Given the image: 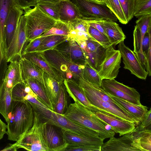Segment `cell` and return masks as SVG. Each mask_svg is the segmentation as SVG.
Returning <instances> with one entry per match:
<instances>
[{
    "label": "cell",
    "mask_w": 151,
    "mask_h": 151,
    "mask_svg": "<svg viewBox=\"0 0 151 151\" xmlns=\"http://www.w3.org/2000/svg\"><path fill=\"white\" fill-rule=\"evenodd\" d=\"M45 37L34 52H41L52 49L69 39L68 36L63 35H51Z\"/></svg>",
    "instance_id": "4dcf8cb0"
},
{
    "label": "cell",
    "mask_w": 151,
    "mask_h": 151,
    "mask_svg": "<svg viewBox=\"0 0 151 151\" xmlns=\"http://www.w3.org/2000/svg\"><path fill=\"white\" fill-rule=\"evenodd\" d=\"M55 126L42 121V128L44 139L49 151H64L68 144L65 142Z\"/></svg>",
    "instance_id": "5bb4252c"
},
{
    "label": "cell",
    "mask_w": 151,
    "mask_h": 151,
    "mask_svg": "<svg viewBox=\"0 0 151 151\" xmlns=\"http://www.w3.org/2000/svg\"><path fill=\"white\" fill-rule=\"evenodd\" d=\"M6 129L7 125L0 118V140L6 133Z\"/></svg>",
    "instance_id": "f907efd6"
},
{
    "label": "cell",
    "mask_w": 151,
    "mask_h": 151,
    "mask_svg": "<svg viewBox=\"0 0 151 151\" xmlns=\"http://www.w3.org/2000/svg\"></svg>",
    "instance_id": "6f0895ef"
},
{
    "label": "cell",
    "mask_w": 151,
    "mask_h": 151,
    "mask_svg": "<svg viewBox=\"0 0 151 151\" xmlns=\"http://www.w3.org/2000/svg\"><path fill=\"white\" fill-rule=\"evenodd\" d=\"M68 23L70 29L68 36L69 39L79 45L90 38L88 32L89 24L84 19H78Z\"/></svg>",
    "instance_id": "d6986e66"
},
{
    "label": "cell",
    "mask_w": 151,
    "mask_h": 151,
    "mask_svg": "<svg viewBox=\"0 0 151 151\" xmlns=\"http://www.w3.org/2000/svg\"><path fill=\"white\" fill-rule=\"evenodd\" d=\"M27 41L25 21L23 15L20 19L11 42L5 51L4 57L8 63L16 60L17 58H21Z\"/></svg>",
    "instance_id": "8fae6325"
},
{
    "label": "cell",
    "mask_w": 151,
    "mask_h": 151,
    "mask_svg": "<svg viewBox=\"0 0 151 151\" xmlns=\"http://www.w3.org/2000/svg\"><path fill=\"white\" fill-rule=\"evenodd\" d=\"M43 78L44 85L46 92L54 106L58 98L61 84L44 71Z\"/></svg>",
    "instance_id": "f1b7e54d"
},
{
    "label": "cell",
    "mask_w": 151,
    "mask_h": 151,
    "mask_svg": "<svg viewBox=\"0 0 151 151\" xmlns=\"http://www.w3.org/2000/svg\"><path fill=\"white\" fill-rule=\"evenodd\" d=\"M39 52L64 80L72 79L78 83L82 77L83 65L73 63L57 50L53 48Z\"/></svg>",
    "instance_id": "5b68a950"
},
{
    "label": "cell",
    "mask_w": 151,
    "mask_h": 151,
    "mask_svg": "<svg viewBox=\"0 0 151 151\" xmlns=\"http://www.w3.org/2000/svg\"><path fill=\"white\" fill-rule=\"evenodd\" d=\"M88 32L90 38L105 49L112 45L106 35L89 24Z\"/></svg>",
    "instance_id": "60d3db41"
},
{
    "label": "cell",
    "mask_w": 151,
    "mask_h": 151,
    "mask_svg": "<svg viewBox=\"0 0 151 151\" xmlns=\"http://www.w3.org/2000/svg\"><path fill=\"white\" fill-rule=\"evenodd\" d=\"M34 110L43 122L61 129L78 134L93 137H100L94 130L77 124L61 115L50 110L46 106L30 103Z\"/></svg>",
    "instance_id": "3957f363"
},
{
    "label": "cell",
    "mask_w": 151,
    "mask_h": 151,
    "mask_svg": "<svg viewBox=\"0 0 151 151\" xmlns=\"http://www.w3.org/2000/svg\"><path fill=\"white\" fill-rule=\"evenodd\" d=\"M28 94H31L34 97L38 99L37 95L33 92L30 86L25 82L19 83L12 88V100L18 101H25L24 98Z\"/></svg>",
    "instance_id": "d6a6232c"
},
{
    "label": "cell",
    "mask_w": 151,
    "mask_h": 151,
    "mask_svg": "<svg viewBox=\"0 0 151 151\" xmlns=\"http://www.w3.org/2000/svg\"><path fill=\"white\" fill-rule=\"evenodd\" d=\"M16 6L15 0H0V36L2 56L6 49L4 27L6 20L11 9Z\"/></svg>",
    "instance_id": "cb8c5ba5"
},
{
    "label": "cell",
    "mask_w": 151,
    "mask_h": 151,
    "mask_svg": "<svg viewBox=\"0 0 151 151\" xmlns=\"http://www.w3.org/2000/svg\"><path fill=\"white\" fill-rule=\"evenodd\" d=\"M23 13V10L15 6L11 9L9 14L4 27L6 49L11 42L20 19Z\"/></svg>",
    "instance_id": "44dd1931"
},
{
    "label": "cell",
    "mask_w": 151,
    "mask_h": 151,
    "mask_svg": "<svg viewBox=\"0 0 151 151\" xmlns=\"http://www.w3.org/2000/svg\"><path fill=\"white\" fill-rule=\"evenodd\" d=\"M79 45L82 49L84 51L86 47V41L81 42Z\"/></svg>",
    "instance_id": "f5cc1de1"
},
{
    "label": "cell",
    "mask_w": 151,
    "mask_h": 151,
    "mask_svg": "<svg viewBox=\"0 0 151 151\" xmlns=\"http://www.w3.org/2000/svg\"><path fill=\"white\" fill-rule=\"evenodd\" d=\"M12 91L3 83L0 87V113L8 123V115L12 101Z\"/></svg>",
    "instance_id": "f546056e"
},
{
    "label": "cell",
    "mask_w": 151,
    "mask_h": 151,
    "mask_svg": "<svg viewBox=\"0 0 151 151\" xmlns=\"http://www.w3.org/2000/svg\"><path fill=\"white\" fill-rule=\"evenodd\" d=\"M63 115L77 124L94 130L104 140L114 136V131L107 128L108 125L78 101L70 104Z\"/></svg>",
    "instance_id": "7a4b0ae2"
},
{
    "label": "cell",
    "mask_w": 151,
    "mask_h": 151,
    "mask_svg": "<svg viewBox=\"0 0 151 151\" xmlns=\"http://www.w3.org/2000/svg\"><path fill=\"white\" fill-rule=\"evenodd\" d=\"M45 37H39L29 42L23 49L22 54L34 52Z\"/></svg>",
    "instance_id": "f6af8a7d"
},
{
    "label": "cell",
    "mask_w": 151,
    "mask_h": 151,
    "mask_svg": "<svg viewBox=\"0 0 151 151\" xmlns=\"http://www.w3.org/2000/svg\"><path fill=\"white\" fill-rule=\"evenodd\" d=\"M19 62L23 81L29 78H33L44 85L43 70L35 64L24 58H21Z\"/></svg>",
    "instance_id": "603a6c76"
},
{
    "label": "cell",
    "mask_w": 151,
    "mask_h": 151,
    "mask_svg": "<svg viewBox=\"0 0 151 151\" xmlns=\"http://www.w3.org/2000/svg\"><path fill=\"white\" fill-rule=\"evenodd\" d=\"M137 131L138 143L142 151H151V131L145 130L139 125Z\"/></svg>",
    "instance_id": "74e56055"
},
{
    "label": "cell",
    "mask_w": 151,
    "mask_h": 151,
    "mask_svg": "<svg viewBox=\"0 0 151 151\" xmlns=\"http://www.w3.org/2000/svg\"><path fill=\"white\" fill-rule=\"evenodd\" d=\"M34 6L33 9L29 7L24 10L27 41L29 42L49 30L56 21L43 12L36 5Z\"/></svg>",
    "instance_id": "277c9868"
},
{
    "label": "cell",
    "mask_w": 151,
    "mask_h": 151,
    "mask_svg": "<svg viewBox=\"0 0 151 151\" xmlns=\"http://www.w3.org/2000/svg\"><path fill=\"white\" fill-rule=\"evenodd\" d=\"M70 29L68 22L58 20L56 21L54 24L49 30L39 37L51 35H63L68 36Z\"/></svg>",
    "instance_id": "8d00e7d4"
},
{
    "label": "cell",
    "mask_w": 151,
    "mask_h": 151,
    "mask_svg": "<svg viewBox=\"0 0 151 151\" xmlns=\"http://www.w3.org/2000/svg\"><path fill=\"white\" fill-rule=\"evenodd\" d=\"M108 94L119 105L135 116L139 120L140 122L143 119L148 111L147 106L142 104L140 105H137Z\"/></svg>",
    "instance_id": "83f0119b"
},
{
    "label": "cell",
    "mask_w": 151,
    "mask_h": 151,
    "mask_svg": "<svg viewBox=\"0 0 151 151\" xmlns=\"http://www.w3.org/2000/svg\"><path fill=\"white\" fill-rule=\"evenodd\" d=\"M59 1H38L36 5L43 12L56 21L59 20Z\"/></svg>",
    "instance_id": "e575fe53"
},
{
    "label": "cell",
    "mask_w": 151,
    "mask_h": 151,
    "mask_svg": "<svg viewBox=\"0 0 151 151\" xmlns=\"http://www.w3.org/2000/svg\"><path fill=\"white\" fill-rule=\"evenodd\" d=\"M121 58L119 51L115 49L113 45L106 49L104 58L97 70L102 80L116 78L121 67Z\"/></svg>",
    "instance_id": "30bf717a"
},
{
    "label": "cell",
    "mask_w": 151,
    "mask_h": 151,
    "mask_svg": "<svg viewBox=\"0 0 151 151\" xmlns=\"http://www.w3.org/2000/svg\"><path fill=\"white\" fill-rule=\"evenodd\" d=\"M67 93L73 100L79 102L83 106L93 112H105L93 106L89 102L83 93L78 83L72 79L63 81Z\"/></svg>",
    "instance_id": "e0dca14e"
},
{
    "label": "cell",
    "mask_w": 151,
    "mask_h": 151,
    "mask_svg": "<svg viewBox=\"0 0 151 151\" xmlns=\"http://www.w3.org/2000/svg\"><path fill=\"white\" fill-rule=\"evenodd\" d=\"M69 95L64 83L60 85V91L58 101L54 106V111L63 115L67 109L69 100Z\"/></svg>",
    "instance_id": "836d02e7"
},
{
    "label": "cell",
    "mask_w": 151,
    "mask_h": 151,
    "mask_svg": "<svg viewBox=\"0 0 151 151\" xmlns=\"http://www.w3.org/2000/svg\"><path fill=\"white\" fill-rule=\"evenodd\" d=\"M133 14L137 18L151 15V0H134Z\"/></svg>",
    "instance_id": "f35d334b"
},
{
    "label": "cell",
    "mask_w": 151,
    "mask_h": 151,
    "mask_svg": "<svg viewBox=\"0 0 151 151\" xmlns=\"http://www.w3.org/2000/svg\"><path fill=\"white\" fill-rule=\"evenodd\" d=\"M101 146L97 145H68L64 151H101Z\"/></svg>",
    "instance_id": "ee69618b"
},
{
    "label": "cell",
    "mask_w": 151,
    "mask_h": 151,
    "mask_svg": "<svg viewBox=\"0 0 151 151\" xmlns=\"http://www.w3.org/2000/svg\"><path fill=\"white\" fill-rule=\"evenodd\" d=\"M34 117L33 109L27 101L12 100L7 125L8 139L19 140L32 127Z\"/></svg>",
    "instance_id": "6da1fadb"
},
{
    "label": "cell",
    "mask_w": 151,
    "mask_h": 151,
    "mask_svg": "<svg viewBox=\"0 0 151 151\" xmlns=\"http://www.w3.org/2000/svg\"><path fill=\"white\" fill-rule=\"evenodd\" d=\"M81 78L92 83L101 86L102 80L97 70L87 62L83 65Z\"/></svg>",
    "instance_id": "d590c367"
},
{
    "label": "cell",
    "mask_w": 151,
    "mask_h": 151,
    "mask_svg": "<svg viewBox=\"0 0 151 151\" xmlns=\"http://www.w3.org/2000/svg\"><path fill=\"white\" fill-rule=\"evenodd\" d=\"M3 57L2 56V52H1V38L0 36V63L2 60V59L3 58Z\"/></svg>",
    "instance_id": "11a10c76"
},
{
    "label": "cell",
    "mask_w": 151,
    "mask_h": 151,
    "mask_svg": "<svg viewBox=\"0 0 151 151\" xmlns=\"http://www.w3.org/2000/svg\"><path fill=\"white\" fill-rule=\"evenodd\" d=\"M101 151H140L135 142L133 131L116 138L113 136L101 146Z\"/></svg>",
    "instance_id": "4fadbf2b"
},
{
    "label": "cell",
    "mask_w": 151,
    "mask_h": 151,
    "mask_svg": "<svg viewBox=\"0 0 151 151\" xmlns=\"http://www.w3.org/2000/svg\"><path fill=\"white\" fill-rule=\"evenodd\" d=\"M59 20L69 22L82 17L75 4L70 0L59 1Z\"/></svg>",
    "instance_id": "d4e9b609"
},
{
    "label": "cell",
    "mask_w": 151,
    "mask_h": 151,
    "mask_svg": "<svg viewBox=\"0 0 151 151\" xmlns=\"http://www.w3.org/2000/svg\"><path fill=\"white\" fill-rule=\"evenodd\" d=\"M26 83L37 95L38 100L50 110L54 111V106L50 99L44 85L37 79L29 78L23 81Z\"/></svg>",
    "instance_id": "4316f807"
},
{
    "label": "cell",
    "mask_w": 151,
    "mask_h": 151,
    "mask_svg": "<svg viewBox=\"0 0 151 151\" xmlns=\"http://www.w3.org/2000/svg\"><path fill=\"white\" fill-rule=\"evenodd\" d=\"M38 1H43L45 2H58L61 0H37Z\"/></svg>",
    "instance_id": "db71d44e"
},
{
    "label": "cell",
    "mask_w": 151,
    "mask_h": 151,
    "mask_svg": "<svg viewBox=\"0 0 151 151\" xmlns=\"http://www.w3.org/2000/svg\"><path fill=\"white\" fill-rule=\"evenodd\" d=\"M102 121L109 125L111 129L121 136L133 131L136 125L129 121L119 119L108 114L100 111L93 112Z\"/></svg>",
    "instance_id": "2e32d148"
},
{
    "label": "cell",
    "mask_w": 151,
    "mask_h": 151,
    "mask_svg": "<svg viewBox=\"0 0 151 151\" xmlns=\"http://www.w3.org/2000/svg\"><path fill=\"white\" fill-rule=\"evenodd\" d=\"M100 22L105 35L113 46L124 41L126 36L122 28L116 22L112 20L101 18Z\"/></svg>",
    "instance_id": "ac0fdd59"
},
{
    "label": "cell",
    "mask_w": 151,
    "mask_h": 151,
    "mask_svg": "<svg viewBox=\"0 0 151 151\" xmlns=\"http://www.w3.org/2000/svg\"><path fill=\"white\" fill-rule=\"evenodd\" d=\"M21 57L36 64L61 84L63 83L64 80L58 72L45 60L40 52H33L22 54Z\"/></svg>",
    "instance_id": "ffe728a7"
},
{
    "label": "cell",
    "mask_w": 151,
    "mask_h": 151,
    "mask_svg": "<svg viewBox=\"0 0 151 151\" xmlns=\"http://www.w3.org/2000/svg\"><path fill=\"white\" fill-rule=\"evenodd\" d=\"M64 141L68 145H97L102 146L104 140L100 137L86 136L70 131L61 130Z\"/></svg>",
    "instance_id": "7402d4cb"
},
{
    "label": "cell",
    "mask_w": 151,
    "mask_h": 151,
    "mask_svg": "<svg viewBox=\"0 0 151 151\" xmlns=\"http://www.w3.org/2000/svg\"><path fill=\"white\" fill-rule=\"evenodd\" d=\"M136 23L141 33L145 35L151 29V15L143 16L138 18Z\"/></svg>",
    "instance_id": "b9f144b4"
},
{
    "label": "cell",
    "mask_w": 151,
    "mask_h": 151,
    "mask_svg": "<svg viewBox=\"0 0 151 151\" xmlns=\"http://www.w3.org/2000/svg\"><path fill=\"white\" fill-rule=\"evenodd\" d=\"M104 4L116 16L122 24L128 23L120 4L119 0H103Z\"/></svg>",
    "instance_id": "ab89813d"
},
{
    "label": "cell",
    "mask_w": 151,
    "mask_h": 151,
    "mask_svg": "<svg viewBox=\"0 0 151 151\" xmlns=\"http://www.w3.org/2000/svg\"><path fill=\"white\" fill-rule=\"evenodd\" d=\"M118 48L123 59L124 68L138 78L145 80L148 73L134 52L125 45L124 41L119 44Z\"/></svg>",
    "instance_id": "7c38bea8"
},
{
    "label": "cell",
    "mask_w": 151,
    "mask_h": 151,
    "mask_svg": "<svg viewBox=\"0 0 151 151\" xmlns=\"http://www.w3.org/2000/svg\"><path fill=\"white\" fill-rule=\"evenodd\" d=\"M78 8L81 16L89 18H102L114 21L118 19L104 4L90 0H71Z\"/></svg>",
    "instance_id": "9c48e42d"
},
{
    "label": "cell",
    "mask_w": 151,
    "mask_h": 151,
    "mask_svg": "<svg viewBox=\"0 0 151 151\" xmlns=\"http://www.w3.org/2000/svg\"><path fill=\"white\" fill-rule=\"evenodd\" d=\"M54 48L78 65H83L87 62L84 52L79 45L69 38Z\"/></svg>",
    "instance_id": "9a60e30c"
},
{
    "label": "cell",
    "mask_w": 151,
    "mask_h": 151,
    "mask_svg": "<svg viewBox=\"0 0 151 151\" xmlns=\"http://www.w3.org/2000/svg\"><path fill=\"white\" fill-rule=\"evenodd\" d=\"M34 112L32 127L15 143L18 149L22 148L30 151H49L42 134V121L34 110Z\"/></svg>",
    "instance_id": "8992f818"
},
{
    "label": "cell",
    "mask_w": 151,
    "mask_h": 151,
    "mask_svg": "<svg viewBox=\"0 0 151 151\" xmlns=\"http://www.w3.org/2000/svg\"><path fill=\"white\" fill-rule=\"evenodd\" d=\"M101 87L112 96L137 105H142L140 95L135 89L120 83L115 79L103 80Z\"/></svg>",
    "instance_id": "ba28073f"
},
{
    "label": "cell",
    "mask_w": 151,
    "mask_h": 151,
    "mask_svg": "<svg viewBox=\"0 0 151 151\" xmlns=\"http://www.w3.org/2000/svg\"><path fill=\"white\" fill-rule=\"evenodd\" d=\"M126 19L128 22L133 18L134 0H119Z\"/></svg>",
    "instance_id": "7bdbcfd3"
},
{
    "label": "cell",
    "mask_w": 151,
    "mask_h": 151,
    "mask_svg": "<svg viewBox=\"0 0 151 151\" xmlns=\"http://www.w3.org/2000/svg\"><path fill=\"white\" fill-rule=\"evenodd\" d=\"M151 109H150L146 113L143 119L141 121L139 125L145 130L151 131Z\"/></svg>",
    "instance_id": "7dc6e473"
},
{
    "label": "cell",
    "mask_w": 151,
    "mask_h": 151,
    "mask_svg": "<svg viewBox=\"0 0 151 151\" xmlns=\"http://www.w3.org/2000/svg\"><path fill=\"white\" fill-rule=\"evenodd\" d=\"M7 63L4 57L0 63V87L4 81L6 71L8 66Z\"/></svg>",
    "instance_id": "681fc988"
},
{
    "label": "cell",
    "mask_w": 151,
    "mask_h": 151,
    "mask_svg": "<svg viewBox=\"0 0 151 151\" xmlns=\"http://www.w3.org/2000/svg\"><path fill=\"white\" fill-rule=\"evenodd\" d=\"M16 6L24 10L25 9L35 6L38 2L37 0H15Z\"/></svg>",
    "instance_id": "bcb514c9"
},
{
    "label": "cell",
    "mask_w": 151,
    "mask_h": 151,
    "mask_svg": "<svg viewBox=\"0 0 151 151\" xmlns=\"http://www.w3.org/2000/svg\"><path fill=\"white\" fill-rule=\"evenodd\" d=\"M18 148L17 147L15 143L13 144H9L6 147L4 148L3 150H1L2 151H16L18 149Z\"/></svg>",
    "instance_id": "816d5d0a"
},
{
    "label": "cell",
    "mask_w": 151,
    "mask_h": 151,
    "mask_svg": "<svg viewBox=\"0 0 151 151\" xmlns=\"http://www.w3.org/2000/svg\"><path fill=\"white\" fill-rule=\"evenodd\" d=\"M81 88L89 102L98 109L116 118L132 122L136 125L140 123L139 120L135 116L118 104H114L104 101L89 91Z\"/></svg>",
    "instance_id": "52a82bcc"
},
{
    "label": "cell",
    "mask_w": 151,
    "mask_h": 151,
    "mask_svg": "<svg viewBox=\"0 0 151 151\" xmlns=\"http://www.w3.org/2000/svg\"><path fill=\"white\" fill-rule=\"evenodd\" d=\"M106 50V49L102 46L93 51H89L86 47L83 51L87 62L92 67L97 70L104 58Z\"/></svg>",
    "instance_id": "1f68e13d"
},
{
    "label": "cell",
    "mask_w": 151,
    "mask_h": 151,
    "mask_svg": "<svg viewBox=\"0 0 151 151\" xmlns=\"http://www.w3.org/2000/svg\"><path fill=\"white\" fill-rule=\"evenodd\" d=\"M22 81L19 61L15 60L10 62L6 71L3 83L12 90L15 86Z\"/></svg>",
    "instance_id": "484cf974"
},
{
    "label": "cell",
    "mask_w": 151,
    "mask_h": 151,
    "mask_svg": "<svg viewBox=\"0 0 151 151\" xmlns=\"http://www.w3.org/2000/svg\"><path fill=\"white\" fill-rule=\"evenodd\" d=\"M91 0V1H94V2H97V3H98L104 4L103 0Z\"/></svg>",
    "instance_id": "9f6ffc18"
},
{
    "label": "cell",
    "mask_w": 151,
    "mask_h": 151,
    "mask_svg": "<svg viewBox=\"0 0 151 151\" xmlns=\"http://www.w3.org/2000/svg\"><path fill=\"white\" fill-rule=\"evenodd\" d=\"M151 42V29H150L148 32L146 33L145 35L142 42V50L146 57Z\"/></svg>",
    "instance_id": "c3c4849f"
}]
</instances>
